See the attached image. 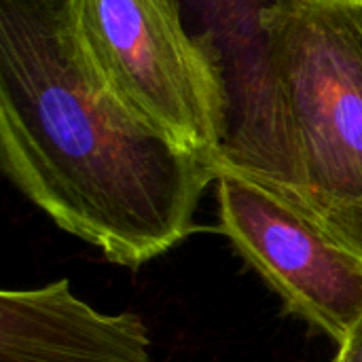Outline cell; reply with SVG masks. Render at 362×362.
<instances>
[{"label": "cell", "mask_w": 362, "mask_h": 362, "mask_svg": "<svg viewBox=\"0 0 362 362\" xmlns=\"http://www.w3.org/2000/svg\"><path fill=\"white\" fill-rule=\"evenodd\" d=\"M218 229L286 310L341 346L362 322V257L305 212L229 170L216 172Z\"/></svg>", "instance_id": "obj_4"}, {"label": "cell", "mask_w": 362, "mask_h": 362, "mask_svg": "<svg viewBox=\"0 0 362 362\" xmlns=\"http://www.w3.org/2000/svg\"><path fill=\"white\" fill-rule=\"evenodd\" d=\"M83 51L106 89L138 119L218 168L229 91L216 53L180 0H70Z\"/></svg>", "instance_id": "obj_3"}, {"label": "cell", "mask_w": 362, "mask_h": 362, "mask_svg": "<svg viewBox=\"0 0 362 362\" xmlns=\"http://www.w3.org/2000/svg\"><path fill=\"white\" fill-rule=\"evenodd\" d=\"M191 32L218 57L229 91V132L218 170L235 172L291 202L276 127L263 19L280 0H180Z\"/></svg>", "instance_id": "obj_5"}, {"label": "cell", "mask_w": 362, "mask_h": 362, "mask_svg": "<svg viewBox=\"0 0 362 362\" xmlns=\"http://www.w3.org/2000/svg\"><path fill=\"white\" fill-rule=\"evenodd\" d=\"M0 163L62 231L129 269L195 231L216 180L206 159L106 89L70 0H0Z\"/></svg>", "instance_id": "obj_1"}, {"label": "cell", "mask_w": 362, "mask_h": 362, "mask_svg": "<svg viewBox=\"0 0 362 362\" xmlns=\"http://www.w3.org/2000/svg\"><path fill=\"white\" fill-rule=\"evenodd\" d=\"M329 362H362V322L341 346H337V354Z\"/></svg>", "instance_id": "obj_7"}, {"label": "cell", "mask_w": 362, "mask_h": 362, "mask_svg": "<svg viewBox=\"0 0 362 362\" xmlns=\"http://www.w3.org/2000/svg\"><path fill=\"white\" fill-rule=\"evenodd\" d=\"M263 30L293 206L362 257V0H280Z\"/></svg>", "instance_id": "obj_2"}, {"label": "cell", "mask_w": 362, "mask_h": 362, "mask_svg": "<svg viewBox=\"0 0 362 362\" xmlns=\"http://www.w3.org/2000/svg\"><path fill=\"white\" fill-rule=\"evenodd\" d=\"M151 335L134 312L104 314L68 278L0 293V362H148Z\"/></svg>", "instance_id": "obj_6"}]
</instances>
